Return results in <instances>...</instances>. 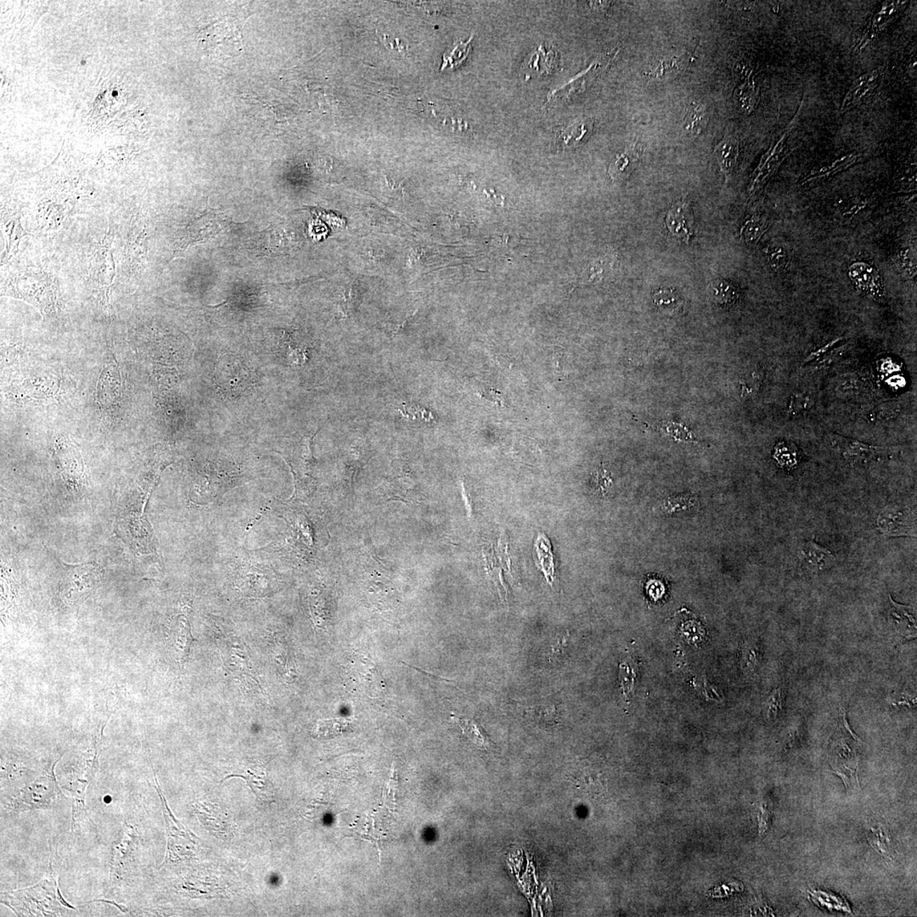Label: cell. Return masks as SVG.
<instances>
[{
  "label": "cell",
  "instance_id": "obj_1",
  "mask_svg": "<svg viewBox=\"0 0 917 917\" xmlns=\"http://www.w3.org/2000/svg\"><path fill=\"white\" fill-rule=\"evenodd\" d=\"M48 878L36 886L26 890L12 891L2 895L1 902L12 909L16 915L24 916H62L60 906L76 910L65 902L60 895L59 886L52 867Z\"/></svg>",
  "mask_w": 917,
  "mask_h": 917
},
{
  "label": "cell",
  "instance_id": "obj_2",
  "mask_svg": "<svg viewBox=\"0 0 917 917\" xmlns=\"http://www.w3.org/2000/svg\"><path fill=\"white\" fill-rule=\"evenodd\" d=\"M62 757V756L48 763L41 776L20 789L11 799L9 808L15 812H22L31 810L51 809L58 805L64 795L56 781L54 768Z\"/></svg>",
  "mask_w": 917,
  "mask_h": 917
},
{
  "label": "cell",
  "instance_id": "obj_3",
  "mask_svg": "<svg viewBox=\"0 0 917 917\" xmlns=\"http://www.w3.org/2000/svg\"><path fill=\"white\" fill-rule=\"evenodd\" d=\"M10 295L22 298L50 313L56 303V284L52 275L38 268H30L7 283Z\"/></svg>",
  "mask_w": 917,
  "mask_h": 917
},
{
  "label": "cell",
  "instance_id": "obj_4",
  "mask_svg": "<svg viewBox=\"0 0 917 917\" xmlns=\"http://www.w3.org/2000/svg\"><path fill=\"white\" fill-rule=\"evenodd\" d=\"M99 722V725L93 732L91 746H88L86 752L84 753L82 762V773L79 774V778H76L72 783V814L75 815H83L86 814V807H85V793H86L87 787L94 778L97 770L99 768V758L100 753L103 752V732L105 725L110 717Z\"/></svg>",
  "mask_w": 917,
  "mask_h": 917
},
{
  "label": "cell",
  "instance_id": "obj_5",
  "mask_svg": "<svg viewBox=\"0 0 917 917\" xmlns=\"http://www.w3.org/2000/svg\"><path fill=\"white\" fill-rule=\"evenodd\" d=\"M156 789L158 795L162 803L164 808V817L166 823V829H167V854H166L165 862L164 865L168 864H177L185 862L192 858L194 855L197 846V837L192 831L185 829L182 824L174 817L171 810L168 806L167 801L161 793L159 786L155 776Z\"/></svg>",
  "mask_w": 917,
  "mask_h": 917
},
{
  "label": "cell",
  "instance_id": "obj_6",
  "mask_svg": "<svg viewBox=\"0 0 917 917\" xmlns=\"http://www.w3.org/2000/svg\"><path fill=\"white\" fill-rule=\"evenodd\" d=\"M242 38L241 29L237 26V21L229 16L202 28L198 35L199 41L205 50L210 53L220 51V53L229 55H235L237 52H242Z\"/></svg>",
  "mask_w": 917,
  "mask_h": 917
},
{
  "label": "cell",
  "instance_id": "obj_7",
  "mask_svg": "<svg viewBox=\"0 0 917 917\" xmlns=\"http://www.w3.org/2000/svg\"><path fill=\"white\" fill-rule=\"evenodd\" d=\"M825 441L833 452L852 465L881 460L892 454L891 449L886 447L865 444L835 433L827 434Z\"/></svg>",
  "mask_w": 917,
  "mask_h": 917
},
{
  "label": "cell",
  "instance_id": "obj_8",
  "mask_svg": "<svg viewBox=\"0 0 917 917\" xmlns=\"http://www.w3.org/2000/svg\"><path fill=\"white\" fill-rule=\"evenodd\" d=\"M123 840L113 846L110 864V888L119 890L125 882L128 872L133 869L136 850L137 839L135 829L126 825Z\"/></svg>",
  "mask_w": 917,
  "mask_h": 917
},
{
  "label": "cell",
  "instance_id": "obj_9",
  "mask_svg": "<svg viewBox=\"0 0 917 917\" xmlns=\"http://www.w3.org/2000/svg\"><path fill=\"white\" fill-rule=\"evenodd\" d=\"M847 738H838L831 744V766L833 772L845 782L847 790L859 789V758L855 751L846 742Z\"/></svg>",
  "mask_w": 917,
  "mask_h": 917
},
{
  "label": "cell",
  "instance_id": "obj_10",
  "mask_svg": "<svg viewBox=\"0 0 917 917\" xmlns=\"http://www.w3.org/2000/svg\"><path fill=\"white\" fill-rule=\"evenodd\" d=\"M112 237L111 233L108 232L107 237L100 242L95 255L93 256L89 267L91 281L99 289H103L105 294L115 277L114 262L112 253Z\"/></svg>",
  "mask_w": 917,
  "mask_h": 917
},
{
  "label": "cell",
  "instance_id": "obj_11",
  "mask_svg": "<svg viewBox=\"0 0 917 917\" xmlns=\"http://www.w3.org/2000/svg\"><path fill=\"white\" fill-rule=\"evenodd\" d=\"M667 228L676 240L688 244L695 230V220L689 204L677 202L669 209L666 219Z\"/></svg>",
  "mask_w": 917,
  "mask_h": 917
},
{
  "label": "cell",
  "instance_id": "obj_12",
  "mask_svg": "<svg viewBox=\"0 0 917 917\" xmlns=\"http://www.w3.org/2000/svg\"><path fill=\"white\" fill-rule=\"evenodd\" d=\"M849 275L855 286L868 297L878 301L883 299L881 278L873 267L866 263H855L850 267Z\"/></svg>",
  "mask_w": 917,
  "mask_h": 917
},
{
  "label": "cell",
  "instance_id": "obj_13",
  "mask_svg": "<svg viewBox=\"0 0 917 917\" xmlns=\"http://www.w3.org/2000/svg\"><path fill=\"white\" fill-rule=\"evenodd\" d=\"M798 555L802 569L810 574H818L833 567L836 561L835 555L829 550L814 541L803 543Z\"/></svg>",
  "mask_w": 917,
  "mask_h": 917
},
{
  "label": "cell",
  "instance_id": "obj_14",
  "mask_svg": "<svg viewBox=\"0 0 917 917\" xmlns=\"http://www.w3.org/2000/svg\"><path fill=\"white\" fill-rule=\"evenodd\" d=\"M639 160L635 148H628L612 161L608 174L614 182H622L631 176Z\"/></svg>",
  "mask_w": 917,
  "mask_h": 917
},
{
  "label": "cell",
  "instance_id": "obj_15",
  "mask_svg": "<svg viewBox=\"0 0 917 917\" xmlns=\"http://www.w3.org/2000/svg\"><path fill=\"white\" fill-rule=\"evenodd\" d=\"M738 149L737 140L732 136L725 137L714 149V156L726 178L730 176L736 167Z\"/></svg>",
  "mask_w": 917,
  "mask_h": 917
},
{
  "label": "cell",
  "instance_id": "obj_16",
  "mask_svg": "<svg viewBox=\"0 0 917 917\" xmlns=\"http://www.w3.org/2000/svg\"><path fill=\"white\" fill-rule=\"evenodd\" d=\"M173 638V646L178 660L180 661V664H185L188 659L190 647H192L194 639L192 635V631H190L188 620L184 616H181L178 620L177 627L174 631Z\"/></svg>",
  "mask_w": 917,
  "mask_h": 917
},
{
  "label": "cell",
  "instance_id": "obj_17",
  "mask_svg": "<svg viewBox=\"0 0 917 917\" xmlns=\"http://www.w3.org/2000/svg\"><path fill=\"white\" fill-rule=\"evenodd\" d=\"M246 772V774H229V776H227L224 780L221 781V783L224 782L227 779L232 777L242 778L247 782V784H249L250 789L253 791L258 801L265 803L270 802L271 799H273L275 795L274 787L270 781L268 780L266 777H258L257 774L251 772Z\"/></svg>",
  "mask_w": 917,
  "mask_h": 917
},
{
  "label": "cell",
  "instance_id": "obj_18",
  "mask_svg": "<svg viewBox=\"0 0 917 917\" xmlns=\"http://www.w3.org/2000/svg\"><path fill=\"white\" fill-rule=\"evenodd\" d=\"M2 225L5 228L7 237L5 256V262H6L18 253L19 242L25 235V230L22 229L18 214L11 215L8 218L2 217Z\"/></svg>",
  "mask_w": 917,
  "mask_h": 917
},
{
  "label": "cell",
  "instance_id": "obj_19",
  "mask_svg": "<svg viewBox=\"0 0 917 917\" xmlns=\"http://www.w3.org/2000/svg\"><path fill=\"white\" fill-rule=\"evenodd\" d=\"M685 56H664L651 69L649 75L657 80H668L680 74L685 65Z\"/></svg>",
  "mask_w": 917,
  "mask_h": 917
},
{
  "label": "cell",
  "instance_id": "obj_20",
  "mask_svg": "<svg viewBox=\"0 0 917 917\" xmlns=\"http://www.w3.org/2000/svg\"><path fill=\"white\" fill-rule=\"evenodd\" d=\"M708 294L713 303L722 306L732 305L738 299V291L735 286L722 279L710 283Z\"/></svg>",
  "mask_w": 917,
  "mask_h": 917
},
{
  "label": "cell",
  "instance_id": "obj_21",
  "mask_svg": "<svg viewBox=\"0 0 917 917\" xmlns=\"http://www.w3.org/2000/svg\"><path fill=\"white\" fill-rule=\"evenodd\" d=\"M594 121L583 119L571 125L562 133V140L566 147H573L583 143L593 131Z\"/></svg>",
  "mask_w": 917,
  "mask_h": 917
},
{
  "label": "cell",
  "instance_id": "obj_22",
  "mask_svg": "<svg viewBox=\"0 0 917 917\" xmlns=\"http://www.w3.org/2000/svg\"><path fill=\"white\" fill-rule=\"evenodd\" d=\"M653 302L659 311L667 315H675L682 310V300L669 288H661L653 294Z\"/></svg>",
  "mask_w": 917,
  "mask_h": 917
},
{
  "label": "cell",
  "instance_id": "obj_23",
  "mask_svg": "<svg viewBox=\"0 0 917 917\" xmlns=\"http://www.w3.org/2000/svg\"><path fill=\"white\" fill-rule=\"evenodd\" d=\"M878 527L886 534H907L906 522L902 511L886 509L878 518Z\"/></svg>",
  "mask_w": 917,
  "mask_h": 917
},
{
  "label": "cell",
  "instance_id": "obj_24",
  "mask_svg": "<svg viewBox=\"0 0 917 917\" xmlns=\"http://www.w3.org/2000/svg\"><path fill=\"white\" fill-rule=\"evenodd\" d=\"M708 121V112L707 108L701 104H692L690 105L687 114L685 116L684 127L685 131L692 136L699 135L703 132Z\"/></svg>",
  "mask_w": 917,
  "mask_h": 917
},
{
  "label": "cell",
  "instance_id": "obj_25",
  "mask_svg": "<svg viewBox=\"0 0 917 917\" xmlns=\"http://www.w3.org/2000/svg\"><path fill=\"white\" fill-rule=\"evenodd\" d=\"M453 720L460 726L462 733L464 736L481 749H489L490 748V741L485 735L484 730L477 723L476 721L468 718H458L452 716Z\"/></svg>",
  "mask_w": 917,
  "mask_h": 917
},
{
  "label": "cell",
  "instance_id": "obj_26",
  "mask_svg": "<svg viewBox=\"0 0 917 917\" xmlns=\"http://www.w3.org/2000/svg\"><path fill=\"white\" fill-rule=\"evenodd\" d=\"M697 507H699V500H697V495L691 494L669 497L664 501L662 506H661L662 510L667 515L693 510L697 509Z\"/></svg>",
  "mask_w": 917,
  "mask_h": 917
},
{
  "label": "cell",
  "instance_id": "obj_27",
  "mask_svg": "<svg viewBox=\"0 0 917 917\" xmlns=\"http://www.w3.org/2000/svg\"><path fill=\"white\" fill-rule=\"evenodd\" d=\"M655 428L666 434L667 436L673 438L675 442L693 444H700L699 440L694 435L691 430L685 427L682 423H664L656 425Z\"/></svg>",
  "mask_w": 917,
  "mask_h": 917
},
{
  "label": "cell",
  "instance_id": "obj_28",
  "mask_svg": "<svg viewBox=\"0 0 917 917\" xmlns=\"http://www.w3.org/2000/svg\"><path fill=\"white\" fill-rule=\"evenodd\" d=\"M473 36L470 37L468 41L458 42L454 46L453 50L450 52L445 53L444 55V62L442 65L441 70L444 71L447 68H456L460 67L463 62L468 58L470 50H472Z\"/></svg>",
  "mask_w": 917,
  "mask_h": 917
},
{
  "label": "cell",
  "instance_id": "obj_29",
  "mask_svg": "<svg viewBox=\"0 0 917 917\" xmlns=\"http://www.w3.org/2000/svg\"><path fill=\"white\" fill-rule=\"evenodd\" d=\"M895 265L900 274L907 279L914 278L916 275V251L911 249L899 251L895 257Z\"/></svg>",
  "mask_w": 917,
  "mask_h": 917
},
{
  "label": "cell",
  "instance_id": "obj_30",
  "mask_svg": "<svg viewBox=\"0 0 917 917\" xmlns=\"http://www.w3.org/2000/svg\"><path fill=\"white\" fill-rule=\"evenodd\" d=\"M527 711L532 719L541 723L551 725L558 722V710L553 704L546 703L534 706L529 708Z\"/></svg>",
  "mask_w": 917,
  "mask_h": 917
},
{
  "label": "cell",
  "instance_id": "obj_31",
  "mask_svg": "<svg viewBox=\"0 0 917 917\" xmlns=\"http://www.w3.org/2000/svg\"><path fill=\"white\" fill-rule=\"evenodd\" d=\"M798 449L793 443H781L774 449V458L784 468H793L798 463Z\"/></svg>",
  "mask_w": 917,
  "mask_h": 917
},
{
  "label": "cell",
  "instance_id": "obj_32",
  "mask_svg": "<svg viewBox=\"0 0 917 917\" xmlns=\"http://www.w3.org/2000/svg\"><path fill=\"white\" fill-rule=\"evenodd\" d=\"M637 665L634 660L631 657L624 659V662L620 664L619 680L621 688H622L624 695L627 696L635 685V678L636 676Z\"/></svg>",
  "mask_w": 917,
  "mask_h": 917
},
{
  "label": "cell",
  "instance_id": "obj_33",
  "mask_svg": "<svg viewBox=\"0 0 917 917\" xmlns=\"http://www.w3.org/2000/svg\"><path fill=\"white\" fill-rule=\"evenodd\" d=\"M866 836L871 847L876 852H878V854H881L885 857L890 856V838H888L887 830H883L881 826H878V829L872 827L868 831Z\"/></svg>",
  "mask_w": 917,
  "mask_h": 917
},
{
  "label": "cell",
  "instance_id": "obj_34",
  "mask_svg": "<svg viewBox=\"0 0 917 917\" xmlns=\"http://www.w3.org/2000/svg\"><path fill=\"white\" fill-rule=\"evenodd\" d=\"M890 599L891 602L890 614L892 622L899 624V626H904V624L908 627L915 626L916 620L910 612L912 608L895 603L890 595Z\"/></svg>",
  "mask_w": 917,
  "mask_h": 917
},
{
  "label": "cell",
  "instance_id": "obj_35",
  "mask_svg": "<svg viewBox=\"0 0 917 917\" xmlns=\"http://www.w3.org/2000/svg\"><path fill=\"white\" fill-rule=\"evenodd\" d=\"M782 708L781 689L777 688L770 693L764 705V716L767 721L777 719L779 711Z\"/></svg>",
  "mask_w": 917,
  "mask_h": 917
},
{
  "label": "cell",
  "instance_id": "obj_36",
  "mask_svg": "<svg viewBox=\"0 0 917 917\" xmlns=\"http://www.w3.org/2000/svg\"><path fill=\"white\" fill-rule=\"evenodd\" d=\"M612 486V477L607 470L600 468L596 470L592 477V488L598 494H606Z\"/></svg>",
  "mask_w": 917,
  "mask_h": 917
},
{
  "label": "cell",
  "instance_id": "obj_37",
  "mask_svg": "<svg viewBox=\"0 0 917 917\" xmlns=\"http://www.w3.org/2000/svg\"><path fill=\"white\" fill-rule=\"evenodd\" d=\"M350 721L347 720H327L320 721L317 726L319 735L323 737L336 736L348 728Z\"/></svg>",
  "mask_w": 917,
  "mask_h": 917
},
{
  "label": "cell",
  "instance_id": "obj_38",
  "mask_svg": "<svg viewBox=\"0 0 917 917\" xmlns=\"http://www.w3.org/2000/svg\"><path fill=\"white\" fill-rule=\"evenodd\" d=\"M768 260L770 266L777 272L785 271L789 265V254L781 247H774V249H770L768 253Z\"/></svg>",
  "mask_w": 917,
  "mask_h": 917
},
{
  "label": "cell",
  "instance_id": "obj_39",
  "mask_svg": "<svg viewBox=\"0 0 917 917\" xmlns=\"http://www.w3.org/2000/svg\"><path fill=\"white\" fill-rule=\"evenodd\" d=\"M760 663V652L756 646L746 644L741 650V666L746 671H753Z\"/></svg>",
  "mask_w": 917,
  "mask_h": 917
},
{
  "label": "cell",
  "instance_id": "obj_40",
  "mask_svg": "<svg viewBox=\"0 0 917 917\" xmlns=\"http://www.w3.org/2000/svg\"><path fill=\"white\" fill-rule=\"evenodd\" d=\"M764 222H761L758 218L752 219V221H750L748 226H746L745 232L746 241L749 242V243L757 242L761 237V235L764 233Z\"/></svg>",
  "mask_w": 917,
  "mask_h": 917
},
{
  "label": "cell",
  "instance_id": "obj_41",
  "mask_svg": "<svg viewBox=\"0 0 917 917\" xmlns=\"http://www.w3.org/2000/svg\"><path fill=\"white\" fill-rule=\"evenodd\" d=\"M812 407V400L810 397L794 396L791 402V411L796 413L802 411H806Z\"/></svg>",
  "mask_w": 917,
  "mask_h": 917
},
{
  "label": "cell",
  "instance_id": "obj_42",
  "mask_svg": "<svg viewBox=\"0 0 917 917\" xmlns=\"http://www.w3.org/2000/svg\"><path fill=\"white\" fill-rule=\"evenodd\" d=\"M842 339H843V338H838V339H836V340L831 341V342H830L829 343H827L826 345H825V346H824V347L819 348V350L813 352L812 354H811V355H810L808 357H807L806 359H805V361H803V364H808V363L811 362V361L815 359L819 358V357H821L822 355H825L826 352L827 351H829V350H831V348H833V347L834 346V345H836V344H837L838 343H839L840 341H841Z\"/></svg>",
  "mask_w": 917,
  "mask_h": 917
}]
</instances>
